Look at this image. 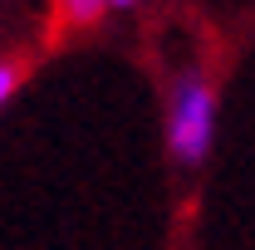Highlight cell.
<instances>
[{
  "label": "cell",
  "instance_id": "cell-4",
  "mask_svg": "<svg viewBox=\"0 0 255 250\" xmlns=\"http://www.w3.org/2000/svg\"><path fill=\"white\" fill-rule=\"evenodd\" d=\"M103 5H113V10H128V5H137V0H103Z\"/></svg>",
  "mask_w": 255,
  "mask_h": 250
},
{
  "label": "cell",
  "instance_id": "cell-2",
  "mask_svg": "<svg viewBox=\"0 0 255 250\" xmlns=\"http://www.w3.org/2000/svg\"><path fill=\"white\" fill-rule=\"evenodd\" d=\"M59 10H64L69 25H94L108 5H103V0H59Z\"/></svg>",
  "mask_w": 255,
  "mask_h": 250
},
{
  "label": "cell",
  "instance_id": "cell-1",
  "mask_svg": "<svg viewBox=\"0 0 255 250\" xmlns=\"http://www.w3.org/2000/svg\"><path fill=\"white\" fill-rule=\"evenodd\" d=\"M216 137V94L206 84V74H177L172 98H167V147L182 167H201Z\"/></svg>",
  "mask_w": 255,
  "mask_h": 250
},
{
  "label": "cell",
  "instance_id": "cell-3",
  "mask_svg": "<svg viewBox=\"0 0 255 250\" xmlns=\"http://www.w3.org/2000/svg\"><path fill=\"white\" fill-rule=\"evenodd\" d=\"M15 89H20V69H15V64H0V108L10 103Z\"/></svg>",
  "mask_w": 255,
  "mask_h": 250
}]
</instances>
